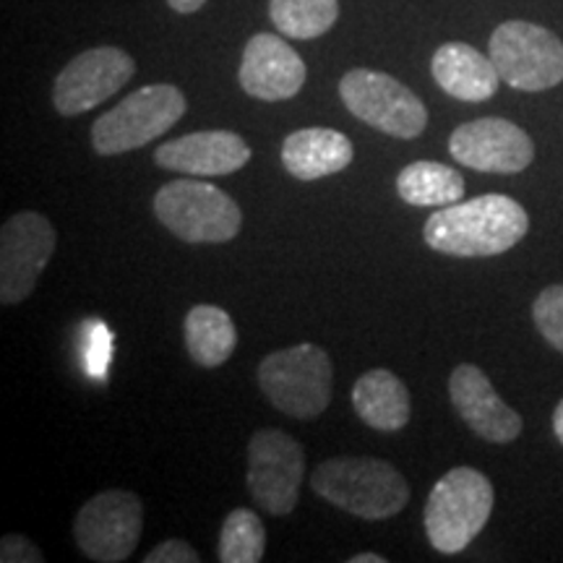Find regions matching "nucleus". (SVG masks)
<instances>
[{
	"label": "nucleus",
	"mask_w": 563,
	"mask_h": 563,
	"mask_svg": "<svg viewBox=\"0 0 563 563\" xmlns=\"http://www.w3.org/2000/svg\"><path fill=\"white\" fill-rule=\"evenodd\" d=\"M306 63L277 34H253L243 51L238 79L245 95L262 102H282L298 95L306 84Z\"/></svg>",
	"instance_id": "4468645a"
},
{
	"label": "nucleus",
	"mask_w": 563,
	"mask_h": 563,
	"mask_svg": "<svg viewBox=\"0 0 563 563\" xmlns=\"http://www.w3.org/2000/svg\"><path fill=\"white\" fill-rule=\"evenodd\" d=\"M188 355L201 368H220L238 347V329L230 313L217 306H194L183 323Z\"/></svg>",
	"instance_id": "aec40b11"
},
{
	"label": "nucleus",
	"mask_w": 563,
	"mask_h": 563,
	"mask_svg": "<svg viewBox=\"0 0 563 563\" xmlns=\"http://www.w3.org/2000/svg\"><path fill=\"white\" fill-rule=\"evenodd\" d=\"M449 152L477 173L514 175L532 165L534 144L525 129L506 118H481L462 123L449 139Z\"/></svg>",
	"instance_id": "ddd939ff"
},
{
	"label": "nucleus",
	"mask_w": 563,
	"mask_h": 563,
	"mask_svg": "<svg viewBox=\"0 0 563 563\" xmlns=\"http://www.w3.org/2000/svg\"><path fill=\"white\" fill-rule=\"evenodd\" d=\"M340 16V0H269V19L285 37L316 40Z\"/></svg>",
	"instance_id": "4be33fe9"
},
{
	"label": "nucleus",
	"mask_w": 563,
	"mask_h": 563,
	"mask_svg": "<svg viewBox=\"0 0 563 563\" xmlns=\"http://www.w3.org/2000/svg\"><path fill=\"white\" fill-rule=\"evenodd\" d=\"M449 397L460 412V418L473 428V433L490 443H511L519 439L525 422L519 412L498 397L490 378L473 363L456 365L449 378Z\"/></svg>",
	"instance_id": "2eb2a0df"
},
{
	"label": "nucleus",
	"mask_w": 563,
	"mask_h": 563,
	"mask_svg": "<svg viewBox=\"0 0 563 563\" xmlns=\"http://www.w3.org/2000/svg\"><path fill=\"white\" fill-rule=\"evenodd\" d=\"M332 357L313 342L266 355L258 365V386L266 399L290 418L313 420L332 402Z\"/></svg>",
	"instance_id": "20e7f679"
},
{
	"label": "nucleus",
	"mask_w": 563,
	"mask_h": 563,
	"mask_svg": "<svg viewBox=\"0 0 563 563\" xmlns=\"http://www.w3.org/2000/svg\"><path fill=\"white\" fill-rule=\"evenodd\" d=\"M154 214L186 243H230L243 228L235 199L203 180H170L154 196Z\"/></svg>",
	"instance_id": "423d86ee"
},
{
	"label": "nucleus",
	"mask_w": 563,
	"mask_h": 563,
	"mask_svg": "<svg viewBox=\"0 0 563 563\" xmlns=\"http://www.w3.org/2000/svg\"><path fill=\"white\" fill-rule=\"evenodd\" d=\"M493 501V485L483 473L473 467L449 470L433 485L422 514L431 545L446 555L462 553L488 525Z\"/></svg>",
	"instance_id": "7ed1b4c3"
},
{
	"label": "nucleus",
	"mask_w": 563,
	"mask_h": 563,
	"mask_svg": "<svg viewBox=\"0 0 563 563\" xmlns=\"http://www.w3.org/2000/svg\"><path fill=\"white\" fill-rule=\"evenodd\" d=\"M352 407L365 426L384 433L402 431L412 415L410 391L402 378L386 368H373L357 378L352 386Z\"/></svg>",
	"instance_id": "6ab92c4d"
},
{
	"label": "nucleus",
	"mask_w": 563,
	"mask_h": 563,
	"mask_svg": "<svg viewBox=\"0 0 563 563\" xmlns=\"http://www.w3.org/2000/svg\"><path fill=\"white\" fill-rule=\"evenodd\" d=\"M203 3H207V0H167V5L178 13H196Z\"/></svg>",
	"instance_id": "bb28decb"
},
{
	"label": "nucleus",
	"mask_w": 563,
	"mask_h": 563,
	"mask_svg": "<svg viewBox=\"0 0 563 563\" xmlns=\"http://www.w3.org/2000/svg\"><path fill=\"white\" fill-rule=\"evenodd\" d=\"M154 162L162 170L220 178L249 165L251 146L232 131H199L157 146Z\"/></svg>",
	"instance_id": "dca6fc26"
},
{
	"label": "nucleus",
	"mask_w": 563,
	"mask_h": 563,
	"mask_svg": "<svg viewBox=\"0 0 563 563\" xmlns=\"http://www.w3.org/2000/svg\"><path fill=\"white\" fill-rule=\"evenodd\" d=\"M355 150L344 133L334 129L292 131L282 144V165L298 180H321L352 165Z\"/></svg>",
	"instance_id": "a211bd4d"
},
{
	"label": "nucleus",
	"mask_w": 563,
	"mask_h": 563,
	"mask_svg": "<svg viewBox=\"0 0 563 563\" xmlns=\"http://www.w3.org/2000/svg\"><path fill=\"white\" fill-rule=\"evenodd\" d=\"M136 74V63L121 47H91L76 55L53 84V104L60 115L74 118L110 100Z\"/></svg>",
	"instance_id": "f8f14e48"
},
{
	"label": "nucleus",
	"mask_w": 563,
	"mask_h": 563,
	"mask_svg": "<svg viewBox=\"0 0 563 563\" xmlns=\"http://www.w3.org/2000/svg\"><path fill=\"white\" fill-rule=\"evenodd\" d=\"M530 230L525 207L504 194H485L441 207L428 217L422 238L433 251L456 258H485L511 251Z\"/></svg>",
	"instance_id": "f257e3e1"
},
{
	"label": "nucleus",
	"mask_w": 563,
	"mask_h": 563,
	"mask_svg": "<svg viewBox=\"0 0 563 563\" xmlns=\"http://www.w3.org/2000/svg\"><path fill=\"white\" fill-rule=\"evenodd\" d=\"M553 431H555V439L563 443V399H561L559 407H555V412H553Z\"/></svg>",
	"instance_id": "cd10ccee"
},
{
	"label": "nucleus",
	"mask_w": 563,
	"mask_h": 563,
	"mask_svg": "<svg viewBox=\"0 0 563 563\" xmlns=\"http://www.w3.org/2000/svg\"><path fill=\"white\" fill-rule=\"evenodd\" d=\"M266 551V530L256 511L235 509L224 519L220 532L222 563H258Z\"/></svg>",
	"instance_id": "5701e85b"
},
{
	"label": "nucleus",
	"mask_w": 563,
	"mask_h": 563,
	"mask_svg": "<svg viewBox=\"0 0 563 563\" xmlns=\"http://www.w3.org/2000/svg\"><path fill=\"white\" fill-rule=\"evenodd\" d=\"M144 530V504L131 490H102L79 509L74 538L81 553L100 563H121L136 551Z\"/></svg>",
	"instance_id": "9d476101"
},
{
	"label": "nucleus",
	"mask_w": 563,
	"mask_h": 563,
	"mask_svg": "<svg viewBox=\"0 0 563 563\" xmlns=\"http://www.w3.org/2000/svg\"><path fill=\"white\" fill-rule=\"evenodd\" d=\"M186 97L173 84H150L118 102L91 125V146L102 157L141 150L186 115Z\"/></svg>",
	"instance_id": "39448f33"
},
{
	"label": "nucleus",
	"mask_w": 563,
	"mask_h": 563,
	"mask_svg": "<svg viewBox=\"0 0 563 563\" xmlns=\"http://www.w3.org/2000/svg\"><path fill=\"white\" fill-rule=\"evenodd\" d=\"M201 555L186 540H165L150 555H144V563H199Z\"/></svg>",
	"instance_id": "a878e982"
},
{
	"label": "nucleus",
	"mask_w": 563,
	"mask_h": 563,
	"mask_svg": "<svg viewBox=\"0 0 563 563\" xmlns=\"http://www.w3.org/2000/svg\"><path fill=\"white\" fill-rule=\"evenodd\" d=\"M55 253V228L37 211H19L0 230V302L19 306L30 298Z\"/></svg>",
	"instance_id": "9b49d317"
},
{
	"label": "nucleus",
	"mask_w": 563,
	"mask_h": 563,
	"mask_svg": "<svg viewBox=\"0 0 563 563\" xmlns=\"http://www.w3.org/2000/svg\"><path fill=\"white\" fill-rule=\"evenodd\" d=\"M399 199L410 207H449L464 196V178L441 162H412L397 178Z\"/></svg>",
	"instance_id": "412c9836"
},
{
	"label": "nucleus",
	"mask_w": 563,
	"mask_h": 563,
	"mask_svg": "<svg viewBox=\"0 0 563 563\" xmlns=\"http://www.w3.org/2000/svg\"><path fill=\"white\" fill-rule=\"evenodd\" d=\"M490 60L519 91H545L563 81V42L530 21H504L490 34Z\"/></svg>",
	"instance_id": "6e6552de"
},
{
	"label": "nucleus",
	"mask_w": 563,
	"mask_h": 563,
	"mask_svg": "<svg viewBox=\"0 0 563 563\" xmlns=\"http://www.w3.org/2000/svg\"><path fill=\"white\" fill-rule=\"evenodd\" d=\"M306 475V452L290 433L262 428L249 443V493L256 506L272 517H287L300 498Z\"/></svg>",
	"instance_id": "1a4fd4ad"
},
{
	"label": "nucleus",
	"mask_w": 563,
	"mask_h": 563,
	"mask_svg": "<svg viewBox=\"0 0 563 563\" xmlns=\"http://www.w3.org/2000/svg\"><path fill=\"white\" fill-rule=\"evenodd\" d=\"M350 563H386V559L378 553H361V555H352Z\"/></svg>",
	"instance_id": "c85d7f7f"
},
{
	"label": "nucleus",
	"mask_w": 563,
	"mask_h": 563,
	"mask_svg": "<svg viewBox=\"0 0 563 563\" xmlns=\"http://www.w3.org/2000/svg\"><path fill=\"white\" fill-rule=\"evenodd\" d=\"M316 496L361 519L397 517L410 501V485L397 467L373 456H334L311 477Z\"/></svg>",
	"instance_id": "f03ea898"
},
{
	"label": "nucleus",
	"mask_w": 563,
	"mask_h": 563,
	"mask_svg": "<svg viewBox=\"0 0 563 563\" xmlns=\"http://www.w3.org/2000/svg\"><path fill=\"white\" fill-rule=\"evenodd\" d=\"M532 319L545 342L563 352V285H551L532 302Z\"/></svg>",
	"instance_id": "b1692460"
},
{
	"label": "nucleus",
	"mask_w": 563,
	"mask_h": 563,
	"mask_svg": "<svg viewBox=\"0 0 563 563\" xmlns=\"http://www.w3.org/2000/svg\"><path fill=\"white\" fill-rule=\"evenodd\" d=\"M340 97L357 121L394 139H418L428 125L426 104L389 74L352 68L342 76Z\"/></svg>",
	"instance_id": "0eeeda50"
},
{
	"label": "nucleus",
	"mask_w": 563,
	"mask_h": 563,
	"mask_svg": "<svg viewBox=\"0 0 563 563\" xmlns=\"http://www.w3.org/2000/svg\"><path fill=\"white\" fill-rule=\"evenodd\" d=\"M431 74L449 97L462 102H485L498 91L496 66L488 55L464 42H446L433 53Z\"/></svg>",
	"instance_id": "f3484780"
},
{
	"label": "nucleus",
	"mask_w": 563,
	"mask_h": 563,
	"mask_svg": "<svg viewBox=\"0 0 563 563\" xmlns=\"http://www.w3.org/2000/svg\"><path fill=\"white\" fill-rule=\"evenodd\" d=\"M0 561L3 563H42L45 555L40 553V548L32 540L21 538V534H5L0 540Z\"/></svg>",
	"instance_id": "393cba45"
}]
</instances>
